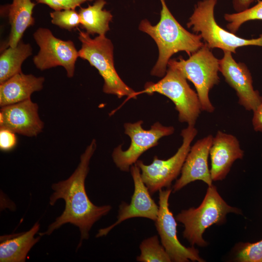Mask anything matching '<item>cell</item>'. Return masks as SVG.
<instances>
[{
    "mask_svg": "<svg viewBox=\"0 0 262 262\" xmlns=\"http://www.w3.org/2000/svg\"><path fill=\"white\" fill-rule=\"evenodd\" d=\"M96 147V141L93 139L81 155L80 163L71 175L65 180L52 184L51 188L54 192L49 197V204L53 206L58 199H63L65 209L46 231L38 233L39 236L49 235L62 225L70 223L77 227L80 231L78 249L82 241L88 239L89 232L94 224L112 209L109 205H94L86 192L85 180L89 170L90 161Z\"/></svg>",
    "mask_w": 262,
    "mask_h": 262,
    "instance_id": "6da1fadb",
    "label": "cell"
},
{
    "mask_svg": "<svg viewBox=\"0 0 262 262\" xmlns=\"http://www.w3.org/2000/svg\"><path fill=\"white\" fill-rule=\"evenodd\" d=\"M160 1L162 9L159 23L152 25L147 19H144L140 22L139 29L150 35L158 48L159 57L151 75L163 77L167 71L168 62L173 54L184 51L190 56L204 43L199 34L189 32L178 22L167 7L165 0Z\"/></svg>",
    "mask_w": 262,
    "mask_h": 262,
    "instance_id": "7a4b0ae2",
    "label": "cell"
},
{
    "mask_svg": "<svg viewBox=\"0 0 262 262\" xmlns=\"http://www.w3.org/2000/svg\"><path fill=\"white\" fill-rule=\"evenodd\" d=\"M241 214L240 210L229 205L218 193L216 187L209 186L201 204L196 208L183 210L176 216L177 221L184 226L183 236L193 246H205L203 238L205 230L213 224L220 225L228 213Z\"/></svg>",
    "mask_w": 262,
    "mask_h": 262,
    "instance_id": "3957f363",
    "label": "cell"
},
{
    "mask_svg": "<svg viewBox=\"0 0 262 262\" xmlns=\"http://www.w3.org/2000/svg\"><path fill=\"white\" fill-rule=\"evenodd\" d=\"M78 38L82 43L79 57L88 61L98 70L104 81L103 92L118 98L124 96H128V99L133 98L135 92L121 80L115 67L114 47L111 40L105 35L92 38L89 34L80 30Z\"/></svg>",
    "mask_w": 262,
    "mask_h": 262,
    "instance_id": "277c9868",
    "label": "cell"
},
{
    "mask_svg": "<svg viewBox=\"0 0 262 262\" xmlns=\"http://www.w3.org/2000/svg\"><path fill=\"white\" fill-rule=\"evenodd\" d=\"M167 66L177 69L194 85L202 111L212 113L215 107L209 98L210 90L219 82V60L216 58L206 43L189 59H170Z\"/></svg>",
    "mask_w": 262,
    "mask_h": 262,
    "instance_id": "5b68a950",
    "label": "cell"
},
{
    "mask_svg": "<svg viewBox=\"0 0 262 262\" xmlns=\"http://www.w3.org/2000/svg\"><path fill=\"white\" fill-rule=\"evenodd\" d=\"M217 0H202L197 2L187 23L188 28L197 34L210 49L218 48L236 53L239 47H262V33L259 37L245 39L221 28L216 22L214 11Z\"/></svg>",
    "mask_w": 262,
    "mask_h": 262,
    "instance_id": "8992f818",
    "label": "cell"
},
{
    "mask_svg": "<svg viewBox=\"0 0 262 262\" xmlns=\"http://www.w3.org/2000/svg\"><path fill=\"white\" fill-rule=\"evenodd\" d=\"M166 74L156 83L146 84L144 89L135 92L133 98L143 93H158L172 101L181 123L195 126L202 111L197 94L188 84L187 79L176 68L168 66Z\"/></svg>",
    "mask_w": 262,
    "mask_h": 262,
    "instance_id": "52a82bcc",
    "label": "cell"
},
{
    "mask_svg": "<svg viewBox=\"0 0 262 262\" xmlns=\"http://www.w3.org/2000/svg\"><path fill=\"white\" fill-rule=\"evenodd\" d=\"M197 133L195 126L188 125L181 131L182 143L173 156L164 160L155 156L152 163L149 165L144 164L141 160L136 162L141 171L142 179L151 194L164 187H169L177 178L190 149L191 144Z\"/></svg>",
    "mask_w": 262,
    "mask_h": 262,
    "instance_id": "ba28073f",
    "label": "cell"
},
{
    "mask_svg": "<svg viewBox=\"0 0 262 262\" xmlns=\"http://www.w3.org/2000/svg\"><path fill=\"white\" fill-rule=\"evenodd\" d=\"M143 122L140 120L125 123V133L131 138V145L126 150H123L120 145L112 153L114 162L122 171L128 172L144 152L157 146L160 138L170 135L175 131L173 127L164 126L158 122L152 125L150 130H146L142 126Z\"/></svg>",
    "mask_w": 262,
    "mask_h": 262,
    "instance_id": "9c48e42d",
    "label": "cell"
},
{
    "mask_svg": "<svg viewBox=\"0 0 262 262\" xmlns=\"http://www.w3.org/2000/svg\"><path fill=\"white\" fill-rule=\"evenodd\" d=\"M33 37L39 47L38 54L33 58L36 67L44 70L61 66L66 69L67 77L72 78L79 57L78 51L73 41L57 38L50 30L45 28L37 29Z\"/></svg>",
    "mask_w": 262,
    "mask_h": 262,
    "instance_id": "30bf717a",
    "label": "cell"
},
{
    "mask_svg": "<svg viewBox=\"0 0 262 262\" xmlns=\"http://www.w3.org/2000/svg\"><path fill=\"white\" fill-rule=\"evenodd\" d=\"M172 189L159 190V212L155 221L162 245L169 256L171 262H187L190 260L203 262L198 250L193 246L186 247L179 241L176 219L169 208L168 200Z\"/></svg>",
    "mask_w": 262,
    "mask_h": 262,
    "instance_id": "8fae6325",
    "label": "cell"
},
{
    "mask_svg": "<svg viewBox=\"0 0 262 262\" xmlns=\"http://www.w3.org/2000/svg\"><path fill=\"white\" fill-rule=\"evenodd\" d=\"M130 171L134 183V191L130 203L122 202L119 207L117 220L112 225L99 229L96 237L106 236L114 227L130 218L143 217L154 222L156 220L159 206L151 197V194L143 182L140 168L134 164L131 166Z\"/></svg>",
    "mask_w": 262,
    "mask_h": 262,
    "instance_id": "7c38bea8",
    "label": "cell"
},
{
    "mask_svg": "<svg viewBox=\"0 0 262 262\" xmlns=\"http://www.w3.org/2000/svg\"><path fill=\"white\" fill-rule=\"evenodd\" d=\"M219 71L225 81L236 92L238 103L246 110L253 112L262 103V97L253 86L251 73L243 63L236 62L230 51H224L219 60Z\"/></svg>",
    "mask_w": 262,
    "mask_h": 262,
    "instance_id": "4fadbf2b",
    "label": "cell"
},
{
    "mask_svg": "<svg viewBox=\"0 0 262 262\" xmlns=\"http://www.w3.org/2000/svg\"><path fill=\"white\" fill-rule=\"evenodd\" d=\"M38 108V104L31 98L1 107L0 128L28 137L37 136L44 127L39 115Z\"/></svg>",
    "mask_w": 262,
    "mask_h": 262,
    "instance_id": "5bb4252c",
    "label": "cell"
},
{
    "mask_svg": "<svg viewBox=\"0 0 262 262\" xmlns=\"http://www.w3.org/2000/svg\"><path fill=\"white\" fill-rule=\"evenodd\" d=\"M213 136L209 134L198 140L191 147L181 170V175L173 186V192L179 191L188 184L202 180L208 186L213 185L208 158Z\"/></svg>",
    "mask_w": 262,
    "mask_h": 262,
    "instance_id": "9a60e30c",
    "label": "cell"
},
{
    "mask_svg": "<svg viewBox=\"0 0 262 262\" xmlns=\"http://www.w3.org/2000/svg\"><path fill=\"white\" fill-rule=\"evenodd\" d=\"M209 155L212 179L218 181L226 178L236 160L243 159L244 151L236 137L218 131L213 137Z\"/></svg>",
    "mask_w": 262,
    "mask_h": 262,
    "instance_id": "2e32d148",
    "label": "cell"
},
{
    "mask_svg": "<svg viewBox=\"0 0 262 262\" xmlns=\"http://www.w3.org/2000/svg\"><path fill=\"white\" fill-rule=\"evenodd\" d=\"M45 78L22 72L0 83V106L3 107L31 98L32 94L41 90Z\"/></svg>",
    "mask_w": 262,
    "mask_h": 262,
    "instance_id": "e0dca14e",
    "label": "cell"
},
{
    "mask_svg": "<svg viewBox=\"0 0 262 262\" xmlns=\"http://www.w3.org/2000/svg\"><path fill=\"white\" fill-rule=\"evenodd\" d=\"M39 228L37 222L27 231L0 236V262H25L28 253L41 237H34Z\"/></svg>",
    "mask_w": 262,
    "mask_h": 262,
    "instance_id": "ac0fdd59",
    "label": "cell"
},
{
    "mask_svg": "<svg viewBox=\"0 0 262 262\" xmlns=\"http://www.w3.org/2000/svg\"><path fill=\"white\" fill-rule=\"evenodd\" d=\"M35 5L32 0H13L7 5L11 30L6 47H15L27 29L33 25V13Z\"/></svg>",
    "mask_w": 262,
    "mask_h": 262,
    "instance_id": "d6986e66",
    "label": "cell"
},
{
    "mask_svg": "<svg viewBox=\"0 0 262 262\" xmlns=\"http://www.w3.org/2000/svg\"><path fill=\"white\" fill-rule=\"evenodd\" d=\"M106 4L105 0H96L92 5L80 8V24L90 35H105L110 30L109 22L113 16L110 11L103 9Z\"/></svg>",
    "mask_w": 262,
    "mask_h": 262,
    "instance_id": "ffe728a7",
    "label": "cell"
},
{
    "mask_svg": "<svg viewBox=\"0 0 262 262\" xmlns=\"http://www.w3.org/2000/svg\"><path fill=\"white\" fill-rule=\"evenodd\" d=\"M32 54L31 45L21 40L15 47L5 49L0 56V83L21 72L22 63Z\"/></svg>",
    "mask_w": 262,
    "mask_h": 262,
    "instance_id": "44dd1931",
    "label": "cell"
},
{
    "mask_svg": "<svg viewBox=\"0 0 262 262\" xmlns=\"http://www.w3.org/2000/svg\"><path fill=\"white\" fill-rule=\"evenodd\" d=\"M141 254L136 258L140 262H170V258L158 237L154 235L143 240L139 246Z\"/></svg>",
    "mask_w": 262,
    "mask_h": 262,
    "instance_id": "7402d4cb",
    "label": "cell"
},
{
    "mask_svg": "<svg viewBox=\"0 0 262 262\" xmlns=\"http://www.w3.org/2000/svg\"><path fill=\"white\" fill-rule=\"evenodd\" d=\"M224 19L229 22L227 25L228 29L235 33L243 23L250 20H262V0H258L256 5L244 11L225 14Z\"/></svg>",
    "mask_w": 262,
    "mask_h": 262,
    "instance_id": "603a6c76",
    "label": "cell"
},
{
    "mask_svg": "<svg viewBox=\"0 0 262 262\" xmlns=\"http://www.w3.org/2000/svg\"><path fill=\"white\" fill-rule=\"evenodd\" d=\"M51 23L62 29L71 31L81 24L79 12L75 9L54 11L50 13Z\"/></svg>",
    "mask_w": 262,
    "mask_h": 262,
    "instance_id": "cb8c5ba5",
    "label": "cell"
},
{
    "mask_svg": "<svg viewBox=\"0 0 262 262\" xmlns=\"http://www.w3.org/2000/svg\"><path fill=\"white\" fill-rule=\"evenodd\" d=\"M236 260L240 262H262V239L255 243L241 244Z\"/></svg>",
    "mask_w": 262,
    "mask_h": 262,
    "instance_id": "d4e9b609",
    "label": "cell"
},
{
    "mask_svg": "<svg viewBox=\"0 0 262 262\" xmlns=\"http://www.w3.org/2000/svg\"><path fill=\"white\" fill-rule=\"evenodd\" d=\"M16 133L4 128H0V148L3 151L13 149L16 145Z\"/></svg>",
    "mask_w": 262,
    "mask_h": 262,
    "instance_id": "484cf974",
    "label": "cell"
},
{
    "mask_svg": "<svg viewBox=\"0 0 262 262\" xmlns=\"http://www.w3.org/2000/svg\"><path fill=\"white\" fill-rule=\"evenodd\" d=\"M37 3L44 4L54 11L65 9H76L80 6V3L75 0H35Z\"/></svg>",
    "mask_w": 262,
    "mask_h": 262,
    "instance_id": "4316f807",
    "label": "cell"
},
{
    "mask_svg": "<svg viewBox=\"0 0 262 262\" xmlns=\"http://www.w3.org/2000/svg\"><path fill=\"white\" fill-rule=\"evenodd\" d=\"M252 124L255 131L262 133V103L253 111Z\"/></svg>",
    "mask_w": 262,
    "mask_h": 262,
    "instance_id": "83f0119b",
    "label": "cell"
},
{
    "mask_svg": "<svg viewBox=\"0 0 262 262\" xmlns=\"http://www.w3.org/2000/svg\"><path fill=\"white\" fill-rule=\"evenodd\" d=\"M254 0H232L234 9L237 12L244 11L249 7Z\"/></svg>",
    "mask_w": 262,
    "mask_h": 262,
    "instance_id": "f1b7e54d",
    "label": "cell"
},
{
    "mask_svg": "<svg viewBox=\"0 0 262 262\" xmlns=\"http://www.w3.org/2000/svg\"><path fill=\"white\" fill-rule=\"evenodd\" d=\"M75 0L79 2L81 4H82V3L85 2L86 1H93V0Z\"/></svg>",
    "mask_w": 262,
    "mask_h": 262,
    "instance_id": "f546056e",
    "label": "cell"
}]
</instances>
